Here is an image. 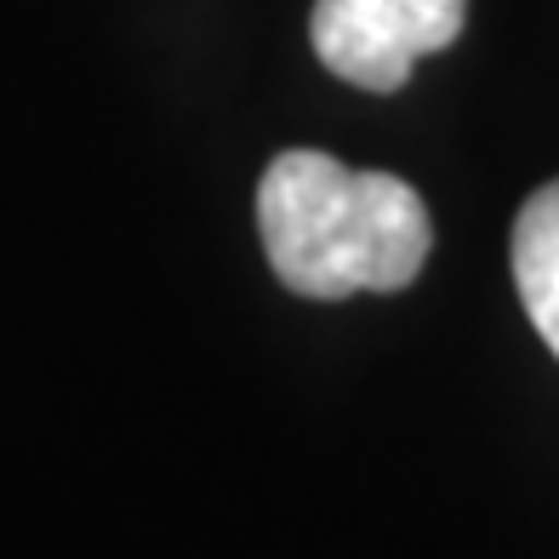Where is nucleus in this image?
Wrapping results in <instances>:
<instances>
[{
    "mask_svg": "<svg viewBox=\"0 0 559 559\" xmlns=\"http://www.w3.org/2000/svg\"><path fill=\"white\" fill-rule=\"evenodd\" d=\"M258 228L280 286L314 302L405 292L435 246L428 206L405 177L354 171L320 148H286L269 160Z\"/></svg>",
    "mask_w": 559,
    "mask_h": 559,
    "instance_id": "nucleus-1",
    "label": "nucleus"
},
{
    "mask_svg": "<svg viewBox=\"0 0 559 559\" xmlns=\"http://www.w3.org/2000/svg\"><path fill=\"white\" fill-rule=\"evenodd\" d=\"M468 23V0H314V58L360 92H400L417 58L445 52Z\"/></svg>",
    "mask_w": 559,
    "mask_h": 559,
    "instance_id": "nucleus-2",
    "label": "nucleus"
},
{
    "mask_svg": "<svg viewBox=\"0 0 559 559\" xmlns=\"http://www.w3.org/2000/svg\"><path fill=\"white\" fill-rule=\"evenodd\" d=\"M514 286L525 302V320L559 360V177L543 183L514 217Z\"/></svg>",
    "mask_w": 559,
    "mask_h": 559,
    "instance_id": "nucleus-3",
    "label": "nucleus"
}]
</instances>
